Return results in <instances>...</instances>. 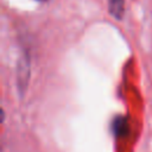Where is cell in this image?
<instances>
[{
	"label": "cell",
	"mask_w": 152,
	"mask_h": 152,
	"mask_svg": "<svg viewBox=\"0 0 152 152\" xmlns=\"http://www.w3.org/2000/svg\"><path fill=\"white\" fill-rule=\"evenodd\" d=\"M124 4H125V0H110L109 1V12L116 19H121L122 18Z\"/></svg>",
	"instance_id": "3"
},
{
	"label": "cell",
	"mask_w": 152,
	"mask_h": 152,
	"mask_svg": "<svg viewBox=\"0 0 152 152\" xmlns=\"http://www.w3.org/2000/svg\"><path fill=\"white\" fill-rule=\"evenodd\" d=\"M30 78V61L27 56H24L20 58L18 63V72H17V82H18V89L24 93L27 86V81Z\"/></svg>",
	"instance_id": "1"
},
{
	"label": "cell",
	"mask_w": 152,
	"mask_h": 152,
	"mask_svg": "<svg viewBox=\"0 0 152 152\" xmlns=\"http://www.w3.org/2000/svg\"><path fill=\"white\" fill-rule=\"evenodd\" d=\"M38 1H46V0H38Z\"/></svg>",
	"instance_id": "4"
},
{
	"label": "cell",
	"mask_w": 152,
	"mask_h": 152,
	"mask_svg": "<svg viewBox=\"0 0 152 152\" xmlns=\"http://www.w3.org/2000/svg\"><path fill=\"white\" fill-rule=\"evenodd\" d=\"M128 129V125H127V120L124 116H118L113 120V132L116 137L120 135H125L126 132Z\"/></svg>",
	"instance_id": "2"
}]
</instances>
